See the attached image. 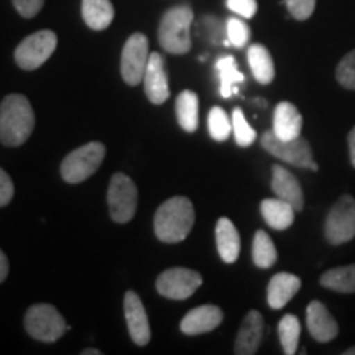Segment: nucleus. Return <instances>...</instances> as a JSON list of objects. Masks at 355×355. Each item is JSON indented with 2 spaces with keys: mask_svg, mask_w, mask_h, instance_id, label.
<instances>
[{
  "mask_svg": "<svg viewBox=\"0 0 355 355\" xmlns=\"http://www.w3.org/2000/svg\"><path fill=\"white\" fill-rule=\"evenodd\" d=\"M35 128L32 104L21 94H10L0 104V144L6 146L24 145Z\"/></svg>",
  "mask_w": 355,
  "mask_h": 355,
  "instance_id": "obj_1",
  "label": "nucleus"
},
{
  "mask_svg": "<svg viewBox=\"0 0 355 355\" xmlns=\"http://www.w3.org/2000/svg\"><path fill=\"white\" fill-rule=\"evenodd\" d=\"M153 225L158 241L165 243L184 241L194 225L193 202L184 196L168 199L158 207Z\"/></svg>",
  "mask_w": 355,
  "mask_h": 355,
  "instance_id": "obj_2",
  "label": "nucleus"
},
{
  "mask_svg": "<svg viewBox=\"0 0 355 355\" xmlns=\"http://www.w3.org/2000/svg\"><path fill=\"white\" fill-rule=\"evenodd\" d=\"M194 12L189 6H175L163 13L158 26V42L171 55H184L191 50V25Z\"/></svg>",
  "mask_w": 355,
  "mask_h": 355,
  "instance_id": "obj_3",
  "label": "nucleus"
},
{
  "mask_svg": "<svg viewBox=\"0 0 355 355\" xmlns=\"http://www.w3.org/2000/svg\"><path fill=\"white\" fill-rule=\"evenodd\" d=\"M25 329L40 343H56L69 329L64 318L53 304H33L25 314Z\"/></svg>",
  "mask_w": 355,
  "mask_h": 355,
  "instance_id": "obj_4",
  "label": "nucleus"
},
{
  "mask_svg": "<svg viewBox=\"0 0 355 355\" xmlns=\"http://www.w3.org/2000/svg\"><path fill=\"white\" fill-rule=\"evenodd\" d=\"M105 157V146L101 141L89 144L73 150L61 163V176L66 183L78 184L86 181L99 170Z\"/></svg>",
  "mask_w": 355,
  "mask_h": 355,
  "instance_id": "obj_5",
  "label": "nucleus"
},
{
  "mask_svg": "<svg viewBox=\"0 0 355 355\" xmlns=\"http://www.w3.org/2000/svg\"><path fill=\"white\" fill-rule=\"evenodd\" d=\"M261 146L273 157H277L282 162L288 163V165L306 168V170L318 171L319 166L313 158V150L308 140L303 137L293 140H282L275 135L273 130L265 132L261 135Z\"/></svg>",
  "mask_w": 355,
  "mask_h": 355,
  "instance_id": "obj_6",
  "label": "nucleus"
},
{
  "mask_svg": "<svg viewBox=\"0 0 355 355\" xmlns=\"http://www.w3.org/2000/svg\"><path fill=\"white\" fill-rule=\"evenodd\" d=\"M139 204V191L133 181L123 173L110 178L107 191V206L110 217L117 224H127L133 219Z\"/></svg>",
  "mask_w": 355,
  "mask_h": 355,
  "instance_id": "obj_7",
  "label": "nucleus"
},
{
  "mask_svg": "<svg viewBox=\"0 0 355 355\" xmlns=\"http://www.w3.org/2000/svg\"><path fill=\"white\" fill-rule=\"evenodd\" d=\"M58 37L53 30H40L30 37L21 40L15 48L13 58L19 68L25 71H35L50 60L56 50Z\"/></svg>",
  "mask_w": 355,
  "mask_h": 355,
  "instance_id": "obj_8",
  "label": "nucleus"
},
{
  "mask_svg": "<svg viewBox=\"0 0 355 355\" xmlns=\"http://www.w3.org/2000/svg\"><path fill=\"white\" fill-rule=\"evenodd\" d=\"M324 235L332 245H340L355 237V198L345 196L336 201L324 224Z\"/></svg>",
  "mask_w": 355,
  "mask_h": 355,
  "instance_id": "obj_9",
  "label": "nucleus"
},
{
  "mask_svg": "<svg viewBox=\"0 0 355 355\" xmlns=\"http://www.w3.org/2000/svg\"><path fill=\"white\" fill-rule=\"evenodd\" d=\"M148 58V38L144 33H133L123 44L121 58V73L128 86H139L144 81Z\"/></svg>",
  "mask_w": 355,
  "mask_h": 355,
  "instance_id": "obj_10",
  "label": "nucleus"
},
{
  "mask_svg": "<svg viewBox=\"0 0 355 355\" xmlns=\"http://www.w3.org/2000/svg\"><path fill=\"white\" fill-rule=\"evenodd\" d=\"M201 285V275L191 268H183V266L166 270L157 278V291L168 300H188Z\"/></svg>",
  "mask_w": 355,
  "mask_h": 355,
  "instance_id": "obj_11",
  "label": "nucleus"
},
{
  "mask_svg": "<svg viewBox=\"0 0 355 355\" xmlns=\"http://www.w3.org/2000/svg\"><path fill=\"white\" fill-rule=\"evenodd\" d=\"M123 313H125L127 327L132 340L140 347H144L152 339V331H150L145 306L135 291H127L123 296Z\"/></svg>",
  "mask_w": 355,
  "mask_h": 355,
  "instance_id": "obj_12",
  "label": "nucleus"
},
{
  "mask_svg": "<svg viewBox=\"0 0 355 355\" xmlns=\"http://www.w3.org/2000/svg\"><path fill=\"white\" fill-rule=\"evenodd\" d=\"M145 94L152 104H163L170 97V84H168V73L165 60L159 53H150L148 64H146L145 76Z\"/></svg>",
  "mask_w": 355,
  "mask_h": 355,
  "instance_id": "obj_13",
  "label": "nucleus"
},
{
  "mask_svg": "<svg viewBox=\"0 0 355 355\" xmlns=\"http://www.w3.org/2000/svg\"><path fill=\"white\" fill-rule=\"evenodd\" d=\"M306 324H308L311 337L321 344L331 343L339 334L337 321L321 301L314 300L308 304V309H306Z\"/></svg>",
  "mask_w": 355,
  "mask_h": 355,
  "instance_id": "obj_14",
  "label": "nucleus"
},
{
  "mask_svg": "<svg viewBox=\"0 0 355 355\" xmlns=\"http://www.w3.org/2000/svg\"><path fill=\"white\" fill-rule=\"evenodd\" d=\"M222 321H224V313L219 306L204 304L191 309L183 318L180 327L186 336H199L204 332L214 331L216 327L220 326Z\"/></svg>",
  "mask_w": 355,
  "mask_h": 355,
  "instance_id": "obj_15",
  "label": "nucleus"
},
{
  "mask_svg": "<svg viewBox=\"0 0 355 355\" xmlns=\"http://www.w3.org/2000/svg\"><path fill=\"white\" fill-rule=\"evenodd\" d=\"M263 337V316L259 311H250L243 318L237 339L234 344V352L237 355H254L259 352Z\"/></svg>",
  "mask_w": 355,
  "mask_h": 355,
  "instance_id": "obj_16",
  "label": "nucleus"
},
{
  "mask_svg": "<svg viewBox=\"0 0 355 355\" xmlns=\"http://www.w3.org/2000/svg\"><path fill=\"white\" fill-rule=\"evenodd\" d=\"M272 175V189L275 196L290 202L296 212L303 211L304 196L298 178L279 165H273Z\"/></svg>",
  "mask_w": 355,
  "mask_h": 355,
  "instance_id": "obj_17",
  "label": "nucleus"
},
{
  "mask_svg": "<svg viewBox=\"0 0 355 355\" xmlns=\"http://www.w3.org/2000/svg\"><path fill=\"white\" fill-rule=\"evenodd\" d=\"M272 130L282 140H293L301 137L303 117L291 102H279L275 107Z\"/></svg>",
  "mask_w": 355,
  "mask_h": 355,
  "instance_id": "obj_18",
  "label": "nucleus"
},
{
  "mask_svg": "<svg viewBox=\"0 0 355 355\" xmlns=\"http://www.w3.org/2000/svg\"><path fill=\"white\" fill-rule=\"evenodd\" d=\"M301 290V279L291 273H277L270 279L266 301L272 309H282Z\"/></svg>",
  "mask_w": 355,
  "mask_h": 355,
  "instance_id": "obj_19",
  "label": "nucleus"
},
{
  "mask_svg": "<svg viewBox=\"0 0 355 355\" xmlns=\"http://www.w3.org/2000/svg\"><path fill=\"white\" fill-rule=\"evenodd\" d=\"M217 252L225 263H234L241 255V235L234 222L227 217H220L216 225Z\"/></svg>",
  "mask_w": 355,
  "mask_h": 355,
  "instance_id": "obj_20",
  "label": "nucleus"
},
{
  "mask_svg": "<svg viewBox=\"0 0 355 355\" xmlns=\"http://www.w3.org/2000/svg\"><path fill=\"white\" fill-rule=\"evenodd\" d=\"M260 212L270 227L275 230H286L295 222V207L279 198L263 199L260 204Z\"/></svg>",
  "mask_w": 355,
  "mask_h": 355,
  "instance_id": "obj_21",
  "label": "nucleus"
},
{
  "mask_svg": "<svg viewBox=\"0 0 355 355\" xmlns=\"http://www.w3.org/2000/svg\"><path fill=\"white\" fill-rule=\"evenodd\" d=\"M83 19L91 30L101 32L112 24L115 10L110 0H83Z\"/></svg>",
  "mask_w": 355,
  "mask_h": 355,
  "instance_id": "obj_22",
  "label": "nucleus"
},
{
  "mask_svg": "<svg viewBox=\"0 0 355 355\" xmlns=\"http://www.w3.org/2000/svg\"><path fill=\"white\" fill-rule=\"evenodd\" d=\"M247 60L250 64L252 74L260 84H270L275 79V63L270 51L263 44L255 43L248 46Z\"/></svg>",
  "mask_w": 355,
  "mask_h": 355,
  "instance_id": "obj_23",
  "label": "nucleus"
},
{
  "mask_svg": "<svg viewBox=\"0 0 355 355\" xmlns=\"http://www.w3.org/2000/svg\"><path fill=\"white\" fill-rule=\"evenodd\" d=\"M176 117L180 127L184 132H196L199 125V97L196 92L186 91L181 92L176 99Z\"/></svg>",
  "mask_w": 355,
  "mask_h": 355,
  "instance_id": "obj_24",
  "label": "nucleus"
},
{
  "mask_svg": "<svg viewBox=\"0 0 355 355\" xmlns=\"http://www.w3.org/2000/svg\"><path fill=\"white\" fill-rule=\"evenodd\" d=\"M216 69L220 81V96L227 99L237 92V84L245 81V76L239 71L237 61L230 55L220 56L216 63Z\"/></svg>",
  "mask_w": 355,
  "mask_h": 355,
  "instance_id": "obj_25",
  "label": "nucleus"
},
{
  "mask_svg": "<svg viewBox=\"0 0 355 355\" xmlns=\"http://www.w3.org/2000/svg\"><path fill=\"white\" fill-rule=\"evenodd\" d=\"M319 283L336 293H355V263L327 270L321 275Z\"/></svg>",
  "mask_w": 355,
  "mask_h": 355,
  "instance_id": "obj_26",
  "label": "nucleus"
},
{
  "mask_svg": "<svg viewBox=\"0 0 355 355\" xmlns=\"http://www.w3.org/2000/svg\"><path fill=\"white\" fill-rule=\"evenodd\" d=\"M252 259L259 268H272L278 260L277 247L265 230H257L252 245Z\"/></svg>",
  "mask_w": 355,
  "mask_h": 355,
  "instance_id": "obj_27",
  "label": "nucleus"
},
{
  "mask_svg": "<svg viewBox=\"0 0 355 355\" xmlns=\"http://www.w3.org/2000/svg\"><path fill=\"white\" fill-rule=\"evenodd\" d=\"M301 336V322L295 314H286L282 318L278 324V337L282 343L283 352L286 355H293L298 352Z\"/></svg>",
  "mask_w": 355,
  "mask_h": 355,
  "instance_id": "obj_28",
  "label": "nucleus"
},
{
  "mask_svg": "<svg viewBox=\"0 0 355 355\" xmlns=\"http://www.w3.org/2000/svg\"><path fill=\"white\" fill-rule=\"evenodd\" d=\"M207 128L216 141H225L232 133V121L222 107H212L207 115Z\"/></svg>",
  "mask_w": 355,
  "mask_h": 355,
  "instance_id": "obj_29",
  "label": "nucleus"
},
{
  "mask_svg": "<svg viewBox=\"0 0 355 355\" xmlns=\"http://www.w3.org/2000/svg\"><path fill=\"white\" fill-rule=\"evenodd\" d=\"M232 132L239 146H250L257 140V132L247 122L241 107H235L232 112Z\"/></svg>",
  "mask_w": 355,
  "mask_h": 355,
  "instance_id": "obj_30",
  "label": "nucleus"
},
{
  "mask_svg": "<svg viewBox=\"0 0 355 355\" xmlns=\"http://www.w3.org/2000/svg\"><path fill=\"white\" fill-rule=\"evenodd\" d=\"M225 33H227V42L232 46L243 48L250 40V26L237 17H230L225 24Z\"/></svg>",
  "mask_w": 355,
  "mask_h": 355,
  "instance_id": "obj_31",
  "label": "nucleus"
},
{
  "mask_svg": "<svg viewBox=\"0 0 355 355\" xmlns=\"http://www.w3.org/2000/svg\"><path fill=\"white\" fill-rule=\"evenodd\" d=\"M336 79L343 87L355 91V50L347 53L337 64Z\"/></svg>",
  "mask_w": 355,
  "mask_h": 355,
  "instance_id": "obj_32",
  "label": "nucleus"
},
{
  "mask_svg": "<svg viewBox=\"0 0 355 355\" xmlns=\"http://www.w3.org/2000/svg\"><path fill=\"white\" fill-rule=\"evenodd\" d=\"M288 12L295 20H308L316 8V0H285Z\"/></svg>",
  "mask_w": 355,
  "mask_h": 355,
  "instance_id": "obj_33",
  "label": "nucleus"
},
{
  "mask_svg": "<svg viewBox=\"0 0 355 355\" xmlns=\"http://www.w3.org/2000/svg\"><path fill=\"white\" fill-rule=\"evenodd\" d=\"M225 6H227L230 12L242 17V19H252V17H255L257 10H259L257 0H225Z\"/></svg>",
  "mask_w": 355,
  "mask_h": 355,
  "instance_id": "obj_34",
  "label": "nucleus"
},
{
  "mask_svg": "<svg viewBox=\"0 0 355 355\" xmlns=\"http://www.w3.org/2000/svg\"><path fill=\"white\" fill-rule=\"evenodd\" d=\"M12 3L24 19H33L43 8L44 0H12Z\"/></svg>",
  "mask_w": 355,
  "mask_h": 355,
  "instance_id": "obj_35",
  "label": "nucleus"
},
{
  "mask_svg": "<svg viewBox=\"0 0 355 355\" xmlns=\"http://www.w3.org/2000/svg\"><path fill=\"white\" fill-rule=\"evenodd\" d=\"M220 21L216 19V17L212 15H207V17H202V21H201V33L209 40L211 43H217L220 42Z\"/></svg>",
  "mask_w": 355,
  "mask_h": 355,
  "instance_id": "obj_36",
  "label": "nucleus"
},
{
  "mask_svg": "<svg viewBox=\"0 0 355 355\" xmlns=\"http://www.w3.org/2000/svg\"><path fill=\"white\" fill-rule=\"evenodd\" d=\"M15 194V186H13L12 178L8 176L6 170L0 168V207H6L7 204H10Z\"/></svg>",
  "mask_w": 355,
  "mask_h": 355,
  "instance_id": "obj_37",
  "label": "nucleus"
},
{
  "mask_svg": "<svg viewBox=\"0 0 355 355\" xmlns=\"http://www.w3.org/2000/svg\"><path fill=\"white\" fill-rule=\"evenodd\" d=\"M8 268H10V265H8L7 255L0 248V283L6 282V278L8 277Z\"/></svg>",
  "mask_w": 355,
  "mask_h": 355,
  "instance_id": "obj_38",
  "label": "nucleus"
},
{
  "mask_svg": "<svg viewBox=\"0 0 355 355\" xmlns=\"http://www.w3.org/2000/svg\"><path fill=\"white\" fill-rule=\"evenodd\" d=\"M349 155H350V163L355 168V127L349 133Z\"/></svg>",
  "mask_w": 355,
  "mask_h": 355,
  "instance_id": "obj_39",
  "label": "nucleus"
},
{
  "mask_svg": "<svg viewBox=\"0 0 355 355\" xmlns=\"http://www.w3.org/2000/svg\"><path fill=\"white\" fill-rule=\"evenodd\" d=\"M81 355H101V350L97 349H84Z\"/></svg>",
  "mask_w": 355,
  "mask_h": 355,
  "instance_id": "obj_40",
  "label": "nucleus"
},
{
  "mask_svg": "<svg viewBox=\"0 0 355 355\" xmlns=\"http://www.w3.org/2000/svg\"><path fill=\"white\" fill-rule=\"evenodd\" d=\"M344 355H355V345L354 347H349L347 350H344Z\"/></svg>",
  "mask_w": 355,
  "mask_h": 355,
  "instance_id": "obj_41",
  "label": "nucleus"
}]
</instances>
